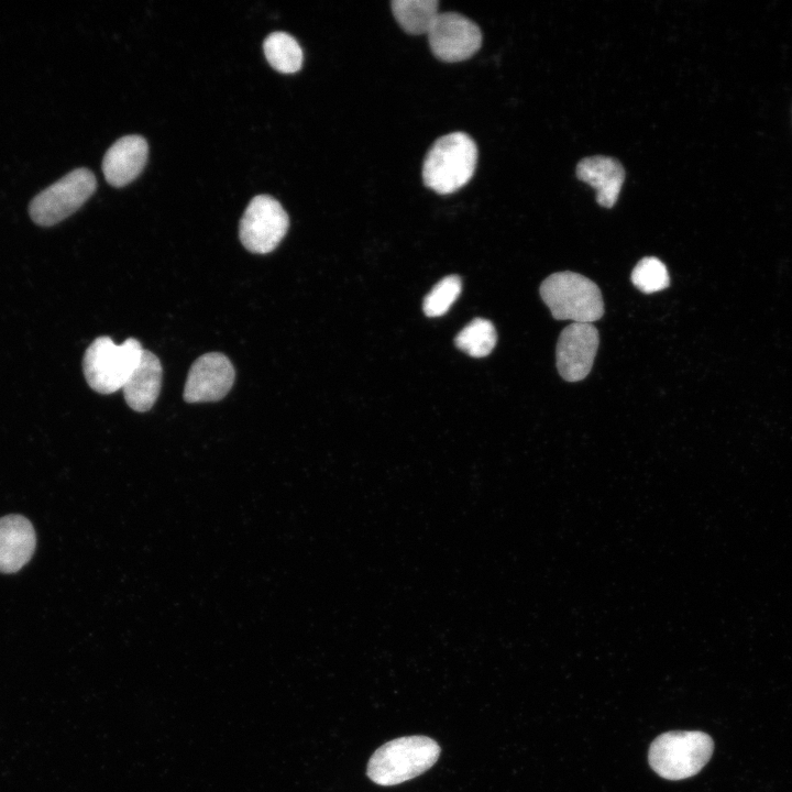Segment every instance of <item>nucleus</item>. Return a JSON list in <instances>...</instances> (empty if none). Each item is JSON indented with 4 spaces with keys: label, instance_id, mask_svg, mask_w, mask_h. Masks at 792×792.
I'll list each match as a JSON object with an SVG mask.
<instances>
[{
    "label": "nucleus",
    "instance_id": "5",
    "mask_svg": "<svg viewBox=\"0 0 792 792\" xmlns=\"http://www.w3.org/2000/svg\"><path fill=\"white\" fill-rule=\"evenodd\" d=\"M144 350L134 338L116 344L109 337H99L86 350L82 369L88 385L100 394L123 387L139 364Z\"/></svg>",
    "mask_w": 792,
    "mask_h": 792
},
{
    "label": "nucleus",
    "instance_id": "19",
    "mask_svg": "<svg viewBox=\"0 0 792 792\" xmlns=\"http://www.w3.org/2000/svg\"><path fill=\"white\" fill-rule=\"evenodd\" d=\"M461 288V279L457 275H450L441 279L424 300L425 314L428 317L444 315L459 297Z\"/></svg>",
    "mask_w": 792,
    "mask_h": 792
},
{
    "label": "nucleus",
    "instance_id": "8",
    "mask_svg": "<svg viewBox=\"0 0 792 792\" xmlns=\"http://www.w3.org/2000/svg\"><path fill=\"white\" fill-rule=\"evenodd\" d=\"M427 35L433 55L449 63L470 58L482 44L479 26L455 12L439 13Z\"/></svg>",
    "mask_w": 792,
    "mask_h": 792
},
{
    "label": "nucleus",
    "instance_id": "4",
    "mask_svg": "<svg viewBox=\"0 0 792 792\" xmlns=\"http://www.w3.org/2000/svg\"><path fill=\"white\" fill-rule=\"evenodd\" d=\"M713 750V739L703 732H668L651 743L648 760L661 778L682 780L698 773L710 761Z\"/></svg>",
    "mask_w": 792,
    "mask_h": 792
},
{
    "label": "nucleus",
    "instance_id": "17",
    "mask_svg": "<svg viewBox=\"0 0 792 792\" xmlns=\"http://www.w3.org/2000/svg\"><path fill=\"white\" fill-rule=\"evenodd\" d=\"M497 340L494 324L482 318H476L466 324L457 336V346L474 358L488 355Z\"/></svg>",
    "mask_w": 792,
    "mask_h": 792
},
{
    "label": "nucleus",
    "instance_id": "7",
    "mask_svg": "<svg viewBox=\"0 0 792 792\" xmlns=\"http://www.w3.org/2000/svg\"><path fill=\"white\" fill-rule=\"evenodd\" d=\"M289 219L282 205L271 196H255L246 207L239 226L243 246L252 253L266 254L285 237Z\"/></svg>",
    "mask_w": 792,
    "mask_h": 792
},
{
    "label": "nucleus",
    "instance_id": "2",
    "mask_svg": "<svg viewBox=\"0 0 792 792\" xmlns=\"http://www.w3.org/2000/svg\"><path fill=\"white\" fill-rule=\"evenodd\" d=\"M476 162V144L468 134H446L429 148L422 164V180L438 194H452L469 183Z\"/></svg>",
    "mask_w": 792,
    "mask_h": 792
},
{
    "label": "nucleus",
    "instance_id": "18",
    "mask_svg": "<svg viewBox=\"0 0 792 792\" xmlns=\"http://www.w3.org/2000/svg\"><path fill=\"white\" fill-rule=\"evenodd\" d=\"M631 282L642 293L651 294L667 288L670 277L659 258L648 256L641 258L632 270Z\"/></svg>",
    "mask_w": 792,
    "mask_h": 792
},
{
    "label": "nucleus",
    "instance_id": "12",
    "mask_svg": "<svg viewBox=\"0 0 792 792\" xmlns=\"http://www.w3.org/2000/svg\"><path fill=\"white\" fill-rule=\"evenodd\" d=\"M36 544L30 520L21 515L0 518V572H18L32 558Z\"/></svg>",
    "mask_w": 792,
    "mask_h": 792
},
{
    "label": "nucleus",
    "instance_id": "16",
    "mask_svg": "<svg viewBox=\"0 0 792 792\" xmlns=\"http://www.w3.org/2000/svg\"><path fill=\"white\" fill-rule=\"evenodd\" d=\"M270 65L279 73L293 74L300 69L302 51L298 42L285 32L271 33L263 44Z\"/></svg>",
    "mask_w": 792,
    "mask_h": 792
},
{
    "label": "nucleus",
    "instance_id": "10",
    "mask_svg": "<svg viewBox=\"0 0 792 792\" xmlns=\"http://www.w3.org/2000/svg\"><path fill=\"white\" fill-rule=\"evenodd\" d=\"M234 377V367L224 354L206 353L190 366L184 399L187 403L220 400L231 389Z\"/></svg>",
    "mask_w": 792,
    "mask_h": 792
},
{
    "label": "nucleus",
    "instance_id": "14",
    "mask_svg": "<svg viewBox=\"0 0 792 792\" xmlns=\"http://www.w3.org/2000/svg\"><path fill=\"white\" fill-rule=\"evenodd\" d=\"M162 374L163 370L158 358L144 350L139 364L122 387L124 399L130 408L144 413L153 407L160 395Z\"/></svg>",
    "mask_w": 792,
    "mask_h": 792
},
{
    "label": "nucleus",
    "instance_id": "1",
    "mask_svg": "<svg viewBox=\"0 0 792 792\" xmlns=\"http://www.w3.org/2000/svg\"><path fill=\"white\" fill-rule=\"evenodd\" d=\"M440 747L426 736L393 739L378 749L367 763V777L380 785H396L430 769L440 756Z\"/></svg>",
    "mask_w": 792,
    "mask_h": 792
},
{
    "label": "nucleus",
    "instance_id": "3",
    "mask_svg": "<svg viewBox=\"0 0 792 792\" xmlns=\"http://www.w3.org/2000/svg\"><path fill=\"white\" fill-rule=\"evenodd\" d=\"M539 293L557 320L592 323L604 315L598 286L581 274L553 273L541 283Z\"/></svg>",
    "mask_w": 792,
    "mask_h": 792
},
{
    "label": "nucleus",
    "instance_id": "13",
    "mask_svg": "<svg viewBox=\"0 0 792 792\" xmlns=\"http://www.w3.org/2000/svg\"><path fill=\"white\" fill-rule=\"evenodd\" d=\"M576 176L596 190L598 205L610 208L617 201L625 170L617 160L598 155L581 160L576 166Z\"/></svg>",
    "mask_w": 792,
    "mask_h": 792
},
{
    "label": "nucleus",
    "instance_id": "9",
    "mask_svg": "<svg viewBox=\"0 0 792 792\" xmlns=\"http://www.w3.org/2000/svg\"><path fill=\"white\" fill-rule=\"evenodd\" d=\"M598 331L592 323L572 322L560 333L556 359L560 376L579 382L587 376L598 348Z\"/></svg>",
    "mask_w": 792,
    "mask_h": 792
},
{
    "label": "nucleus",
    "instance_id": "11",
    "mask_svg": "<svg viewBox=\"0 0 792 792\" xmlns=\"http://www.w3.org/2000/svg\"><path fill=\"white\" fill-rule=\"evenodd\" d=\"M147 152V143L140 135H127L116 141L102 161L106 180L114 187L131 183L142 172Z\"/></svg>",
    "mask_w": 792,
    "mask_h": 792
},
{
    "label": "nucleus",
    "instance_id": "6",
    "mask_svg": "<svg viewBox=\"0 0 792 792\" xmlns=\"http://www.w3.org/2000/svg\"><path fill=\"white\" fill-rule=\"evenodd\" d=\"M92 172L76 168L38 193L30 202L31 219L38 226H54L78 210L96 190Z\"/></svg>",
    "mask_w": 792,
    "mask_h": 792
},
{
    "label": "nucleus",
    "instance_id": "15",
    "mask_svg": "<svg viewBox=\"0 0 792 792\" xmlns=\"http://www.w3.org/2000/svg\"><path fill=\"white\" fill-rule=\"evenodd\" d=\"M391 6L402 29L415 35L427 34L439 14L437 0H394Z\"/></svg>",
    "mask_w": 792,
    "mask_h": 792
}]
</instances>
